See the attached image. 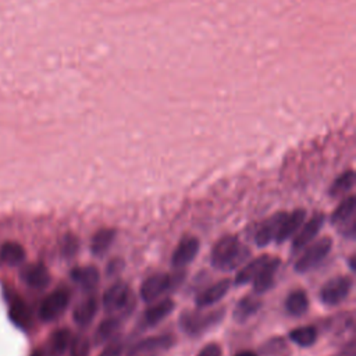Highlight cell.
<instances>
[{"instance_id":"obj_16","label":"cell","mask_w":356,"mask_h":356,"mask_svg":"<svg viewBox=\"0 0 356 356\" xmlns=\"http://www.w3.org/2000/svg\"><path fill=\"white\" fill-rule=\"evenodd\" d=\"M306 210L305 209H295L291 213H287L283 224L280 225V229L276 235L274 241L277 244H284L287 243L291 236L297 234V231L301 228V225L305 223L306 218Z\"/></svg>"},{"instance_id":"obj_20","label":"cell","mask_w":356,"mask_h":356,"mask_svg":"<svg viewBox=\"0 0 356 356\" xmlns=\"http://www.w3.org/2000/svg\"><path fill=\"white\" fill-rule=\"evenodd\" d=\"M70 277L81 290L86 292L93 291L100 281V273L95 266H77L70 272Z\"/></svg>"},{"instance_id":"obj_35","label":"cell","mask_w":356,"mask_h":356,"mask_svg":"<svg viewBox=\"0 0 356 356\" xmlns=\"http://www.w3.org/2000/svg\"><path fill=\"white\" fill-rule=\"evenodd\" d=\"M332 356H356V349H355V341L350 339L348 344H345V346L335 355Z\"/></svg>"},{"instance_id":"obj_23","label":"cell","mask_w":356,"mask_h":356,"mask_svg":"<svg viewBox=\"0 0 356 356\" xmlns=\"http://www.w3.org/2000/svg\"><path fill=\"white\" fill-rule=\"evenodd\" d=\"M117 229L115 228H100L97 229L91 240V254L96 258H100L107 254L109 248L115 240Z\"/></svg>"},{"instance_id":"obj_21","label":"cell","mask_w":356,"mask_h":356,"mask_svg":"<svg viewBox=\"0 0 356 356\" xmlns=\"http://www.w3.org/2000/svg\"><path fill=\"white\" fill-rule=\"evenodd\" d=\"M97 310H99L97 299L95 297H86L82 301H79L74 308L73 320L78 327L85 328L93 321Z\"/></svg>"},{"instance_id":"obj_37","label":"cell","mask_w":356,"mask_h":356,"mask_svg":"<svg viewBox=\"0 0 356 356\" xmlns=\"http://www.w3.org/2000/svg\"><path fill=\"white\" fill-rule=\"evenodd\" d=\"M31 356H45V353H44V350H41V349H37Z\"/></svg>"},{"instance_id":"obj_12","label":"cell","mask_w":356,"mask_h":356,"mask_svg":"<svg viewBox=\"0 0 356 356\" xmlns=\"http://www.w3.org/2000/svg\"><path fill=\"white\" fill-rule=\"evenodd\" d=\"M174 309H176V302L171 298H166L156 302L155 305L149 306L144 312L140 321V328L147 330L160 324L167 316H170L174 312Z\"/></svg>"},{"instance_id":"obj_4","label":"cell","mask_w":356,"mask_h":356,"mask_svg":"<svg viewBox=\"0 0 356 356\" xmlns=\"http://www.w3.org/2000/svg\"><path fill=\"white\" fill-rule=\"evenodd\" d=\"M185 279V272H178L174 274L156 273L144 280L140 288L141 299L147 303L158 301L163 294L174 290Z\"/></svg>"},{"instance_id":"obj_15","label":"cell","mask_w":356,"mask_h":356,"mask_svg":"<svg viewBox=\"0 0 356 356\" xmlns=\"http://www.w3.org/2000/svg\"><path fill=\"white\" fill-rule=\"evenodd\" d=\"M280 265H281V261L279 258L270 256V259L266 262V265L259 270L256 277L252 280L254 292L256 295H262L274 287L276 274L279 272Z\"/></svg>"},{"instance_id":"obj_22","label":"cell","mask_w":356,"mask_h":356,"mask_svg":"<svg viewBox=\"0 0 356 356\" xmlns=\"http://www.w3.org/2000/svg\"><path fill=\"white\" fill-rule=\"evenodd\" d=\"M9 316L12 323L20 330L28 331L32 327V312L21 298H15L9 303Z\"/></svg>"},{"instance_id":"obj_33","label":"cell","mask_w":356,"mask_h":356,"mask_svg":"<svg viewBox=\"0 0 356 356\" xmlns=\"http://www.w3.org/2000/svg\"><path fill=\"white\" fill-rule=\"evenodd\" d=\"M196 356H223V350L221 346L216 342H210L207 345H205Z\"/></svg>"},{"instance_id":"obj_32","label":"cell","mask_w":356,"mask_h":356,"mask_svg":"<svg viewBox=\"0 0 356 356\" xmlns=\"http://www.w3.org/2000/svg\"><path fill=\"white\" fill-rule=\"evenodd\" d=\"M123 350H124V344L120 338H117V339H111L106 345V348L100 352L99 356H122Z\"/></svg>"},{"instance_id":"obj_6","label":"cell","mask_w":356,"mask_h":356,"mask_svg":"<svg viewBox=\"0 0 356 356\" xmlns=\"http://www.w3.org/2000/svg\"><path fill=\"white\" fill-rule=\"evenodd\" d=\"M353 279L350 276H337L330 279L319 292L320 302L327 308L341 305L352 292Z\"/></svg>"},{"instance_id":"obj_28","label":"cell","mask_w":356,"mask_h":356,"mask_svg":"<svg viewBox=\"0 0 356 356\" xmlns=\"http://www.w3.org/2000/svg\"><path fill=\"white\" fill-rule=\"evenodd\" d=\"M26 250L17 243H6L0 248V259L9 266H19L26 262Z\"/></svg>"},{"instance_id":"obj_5","label":"cell","mask_w":356,"mask_h":356,"mask_svg":"<svg viewBox=\"0 0 356 356\" xmlns=\"http://www.w3.org/2000/svg\"><path fill=\"white\" fill-rule=\"evenodd\" d=\"M332 250V240L331 236L326 235L315 243H310L299 256V259L294 265V270L298 274H306L310 270L320 266L326 258L330 255Z\"/></svg>"},{"instance_id":"obj_24","label":"cell","mask_w":356,"mask_h":356,"mask_svg":"<svg viewBox=\"0 0 356 356\" xmlns=\"http://www.w3.org/2000/svg\"><path fill=\"white\" fill-rule=\"evenodd\" d=\"M285 310L292 317H302L309 310V298L303 290H294L285 298Z\"/></svg>"},{"instance_id":"obj_1","label":"cell","mask_w":356,"mask_h":356,"mask_svg":"<svg viewBox=\"0 0 356 356\" xmlns=\"http://www.w3.org/2000/svg\"><path fill=\"white\" fill-rule=\"evenodd\" d=\"M251 258V250L236 235H224L210 252V265L220 272L238 269Z\"/></svg>"},{"instance_id":"obj_13","label":"cell","mask_w":356,"mask_h":356,"mask_svg":"<svg viewBox=\"0 0 356 356\" xmlns=\"http://www.w3.org/2000/svg\"><path fill=\"white\" fill-rule=\"evenodd\" d=\"M287 216V212H277L273 216L263 220L255 232V243L259 248L268 247L272 241H274L276 235L280 229V225L283 224L284 218Z\"/></svg>"},{"instance_id":"obj_14","label":"cell","mask_w":356,"mask_h":356,"mask_svg":"<svg viewBox=\"0 0 356 356\" xmlns=\"http://www.w3.org/2000/svg\"><path fill=\"white\" fill-rule=\"evenodd\" d=\"M232 280L231 279H223L213 285L207 287L206 290L200 291L195 298V305L198 309H206L209 306H213L218 303L231 290Z\"/></svg>"},{"instance_id":"obj_2","label":"cell","mask_w":356,"mask_h":356,"mask_svg":"<svg viewBox=\"0 0 356 356\" xmlns=\"http://www.w3.org/2000/svg\"><path fill=\"white\" fill-rule=\"evenodd\" d=\"M225 312V308H217L212 310L196 308L195 310H184L180 315L178 327L185 335L195 338L218 326L224 320Z\"/></svg>"},{"instance_id":"obj_25","label":"cell","mask_w":356,"mask_h":356,"mask_svg":"<svg viewBox=\"0 0 356 356\" xmlns=\"http://www.w3.org/2000/svg\"><path fill=\"white\" fill-rule=\"evenodd\" d=\"M269 259H270V255H261L256 259L247 263L238 273H236V276L234 279V285L235 287H243L245 284L252 283V280L256 277L259 270L266 265V262Z\"/></svg>"},{"instance_id":"obj_10","label":"cell","mask_w":356,"mask_h":356,"mask_svg":"<svg viewBox=\"0 0 356 356\" xmlns=\"http://www.w3.org/2000/svg\"><path fill=\"white\" fill-rule=\"evenodd\" d=\"M176 345V337L171 334H160L144 338L135 342L129 350L127 356H147L158 352L169 350Z\"/></svg>"},{"instance_id":"obj_18","label":"cell","mask_w":356,"mask_h":356,"mask_svg":"<svg viewBox=\"0 0 356 356\" xmlns=\"http://www.w3.org/2000/svg\"><path fill=\"white\" fill-rule=\"evenodd\" d=\"M259 297L261 295L250 294V295L241 298L238 301V303L235 305V309L232 312V319L238 324H244L252 316H255L262 309V305H263V302Z\"/></svg>"},{"instance_id":"obj_31","label":"cell","mask_w":356,"mask_h":356,"mask_svg":"<svg viewBox=\"0 0 356 356\" xmlns=\"http://www.w3.org/2000/svg\"><path fill=\"white\" fill-rule=\"evenodd\" d=\"M78 250H79V243L77 240V236H74L71 234L66 235L64 240H63V245H62L63 255L66 258H73V256L77 255Z\"/></svg>"},{"instance_id":"obj_26","label":"cell","mask_w":356,"mask_h":356,"mask_svg":"<svg viewBox=\"0 0 356 356\" xmlns=\"http://www.w3.org/2000/svg\"><path fill=\"white\" fill-rule=\"evenodd\" d=\"M71 339H73V334L68 328H59L53 331L52 335L49 337V344H48L49 356H63L68 350Z\"/></svg>"},{"instance_id":"obj_8","label":"cell","mask_w":356,"mask_h":356,"mask_svg":"<svg viewBox=\"0 0 356 356\" xmlns=\"http://www.w3.org/2000/svg\"><path fill=\"white\" fill-rule=\"evenodd\" d=\"M71 294L67 288H57L50 292L39 306V319L45 323L56 321L67 310Z\"/></svg>"},{"instance_id":"obj_7","label":"cell","mask_w":356,"mask_h":356,"mask_svg":"<svg viewBox=\"0 0 356 356\" xmlns=\"http://www.w3.org/2000/svg\"><path fill=\"white\" fill-rule=\"evenodd\" d=\"M355 209L356 199L353 195H349L337 206L330 217V223L337 227L338 232L346 240H355Z\"/></svg>"},{"instance_id":"obj_9","label":"cell","mask_w":356,"mask_h":356,"mask_svg":"<svg viewBox=\"0 0 356 356\" xmlns=\"http://www.w3.org/2000/svg\"><path fill=\"white\" fill-rule=\"evenodd\" d=\"M326 221V216L324 213H315L306 223H303L301 225V228L297 231L294 240H292V245H291V252L292 255L299 254L301 251H303L310 243H313V240H316V236L319 235L320 229L323 228Z\"/></svg>"},{"instance_id":"obj_11","label":"cell","mask_w":356,"mask_h":356,"mask_svg":"<svg viewBox=\"0 0 356 356\" xmlns=\"http://www.w3.org/2000/svg\"><path fill=\"white\" fill-rule=\"evenodd\" d=\"M200 250V243L196 236L187 235L178 243L173 256H171V265L174 269H184L188 265H191L195 258L198 256Z\"/></svg>"},{"instance_id":"obj_30","label":"cell","mask_w":356,"mask_h":356,"mask_svg":"<svg viewBox=\"0 0 356 356\" xmlns=\"http://www.w3.org/2000/svg\"><path fill=\"white\" fill-rule=\"evenodd\" d=\"M68 349H70V356H89L91 339L79 334L71 339Z\"/></svg>"},{"instance_id":"obj_34","label":"cell","mask_w":356,"mask_h":356,"mask_svg":"<svg viewBox=\"0 0 356 356\" xmlns=\"http://www.w3.org/2000/svg\"><path fill=\"white\" fill-rule=\"evenodd\" d=\"M124 263L122 259H113L109 265H107V276H114L120 270H123Z\"/></svg>"},{"instance_id":"obj_17","label":"cell","mask_w":356,"mask_h":356,"mask_svg":"<svg viewBox=\"0 0 356 356\" xmlns=\"http://www.w3.org/2000/svg\"><path fill=\"white\" fill-rule=\"evenodd\" d=\"M21 280L34 290H44L50 284V273L42 263L27 265L21 270Z\"/></svg>"},{"instance_id":"obj_29","label":"cell","mask_w":356,"mask_h":356,"mask_svg":"<svg viewBox=\"0 0 356 356\" xmlns=\"http://www.w3.org/2000/svg\"><path fill=\"white\" fill-rule=\"evenodd\" d=\"M355 181H356V176H355L353 170L344 171L331 184V187L328 189V195L331 198H338V196H341L344 194H348L355 187Z\"/></svg>"},{"instance_id":"obj_3","label":"cell","mask_w":356,"mask_h":356,"mask_svg":"<svg viewBox=\"0 0 356 356\" xmlns=\"http://www.w3.org/2000/svg\"><path fill=\"white\" fill-rule=\"evenodd\" d=\"M135 302L130 285L118 281L110 285L102 297V306L107 315H118L127 317L133 310Z\"/></svg>"},{"instance_id":"obj_27","label":"cell","mask_w":356,"mask_h":356,"mask_svg":"<svg viewBox=\"0 0 356 356\" xmlns=\"http://www.w3.org/2000/svg\"><path fill=\"white\" fill-rule=\"evenodd\" d=\"M319 337V331L315 326H301L290 331L288 338L291 342L301 348H310L316 344Z\"/></svg>"},{"instance_id":"obj_36","label":"cell","mask_w":356,"mask_h":356,"mask_svg":"<svg viewBox=\"0 0 356 356\" xmlns=\"http://www.w3.org/2000/svg\"><path fill=\"white\" fill-rule=\"evenodd\" d=\"M235 356H258V353L254 350H243L240 353H236Z\"/></svg>"},{"instance_id":"obj_19","label":"cell","mask_w":356,"mask_h":356,"mask_svg":"<svg viewBox=\"0 0 356 356\" xmlns=\"http://www.w3.org/2000/svg\"><path fill=\"white\" fill-rule=\"evenodd\" d=\"M123 317L118 315H109V317L103 319L93 334V345L99 346L107 341H111L117 332L120 331L123 324Z\"/></svg>"}]
</instances>
